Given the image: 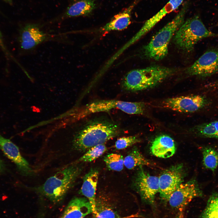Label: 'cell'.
Wrapping results in <instances>:
<instances>
[{
  "mask_svg": "<svg viewBox=\"0 0 218 218\" xmlns=\"http://www.w3.org/2000/svg\"><path fill=\"white\" fill-rule=\"evenodd\" d=\"M205 87L208 89L218 88V80L209 83L205 85Z\"/></svg>",
  "mask_w": 218,
  "mask_h": 218,
  "instance_id": "f1b7e54d",
  "label": "cell"
},
{
  "mask_svg": "<svg viewBox=\"0 0 218 218\" xmlns=\"http://www.w3.org/2000/svg\"><path fill=\"white\" fill-rule=\"evenodd\" d=\"M201 150L204 166L214 172L218 165V153L213 148L208 146L202 147Z\"/></svg>",
  "mask_w": 218,
  "mask_h": 218,
  "instance_id": "7402d4cb",
  "label": "cell"
},
{
  "mask_svg": "<svg viewBox=\"0 0 218 218\" xmlns=\"http://www.w3.org/2000/svg\"><path fill=\"white\" fill-rule=\"evenodd\" d=\"M5 167L3 161L0 159V174L5 171Z\"/></svg>",
  "mask_w": 218,
  "mask_h": 218,
  "instance_id": "f546056e",
  "label": "cell"
},
{
  "mask_svg": "<svg viewBox=\"0 0 218 218\" xmlns=\"http://www.w3.org/2000/svg\"><path fill=\"white\" fill-rule=\"evenodd\" d=\"M83 169L81 164L74 163L58 172L41 185L32 188L51 202H60L73 187Z\"/></svg>",
  "mask_w": 218,
  "mask_h": 218,
  "instance_id": "7a4b0ae2",
  "label": "cell"
},
{
  "mask_svg": "<svg viewBox=\"0 0 218 218\" xmlns=\"http://www.w3.org/2000/svg\"><path fill=\"white\" fill-rule=\"evenodd\" d=\"M49 37L48 35L42 30L39 24H27L20 31L19 45L22 50L28 51L46 41Z\"/></svg>",
  "mask_w": 218,
  "mask_h": 218,
  "instance_id": "7c38bea8",
  "label": "cell"
},
{
  "mask_svg": "<svg viewBox=\"0 0 218 218\" xmlns=\"http://www.w3.org/2000/svg\"><path fill=\"white\" fill-rule=\"evenodd\" d=\"M107 150V148L104 144L94 146L87 151L75 163L91 162L101 156Z\"/></svg>",
  "mask_w": 218,
  "mask_h": 218,
  "instance_id": "cb8c5ba5",
  "label": "cell"
},
{
  "mask_svg": "<svg viewBox=\"0 0 218 218\" xmlns=\"http://www.w3.org/2000/svg\"><path fill=\"white\" fill-rule=\"evenodd\" d=\"M139 0H136L128 7L114 15L108 23L101 27L100 31L105 33L126 28L131 23V14Z\"/></svg>",
  "mask_w": 218,
  "mask_h": 218,
  "instance_id": "2e32d148",
  "label": "cell"
},
{
  "mask_svg": "<svg viewBox=\"0 0 218 218\" xmlns=\"http://www.w3.org/2000/svg\"><path fill=\"white\" fill-rule=\"evenodd\" d=\"M209 103L206 97L198 94L168 98L163 101L162 105L164 108L179 112L190 113L204 108Z\"/></svg>",
  "mask_w": 218,
  "mask_h": 218,
  "instance_id": "52a82bcc",
  "label": "cell"
},
{
  "mask_svg": "<svg viewBox=\"0 0 218 218\" xmlns=\"http://www.w3.org/2000/svg\"><path fill=\"white\" fill-rule=\"evenodd\" d=\"M183 0H170L160 11L147 20L137 33L141 38L150 31L167 14L177 9L182 3Z\"/></svg>",
  "mask_w": 218,
  "mask_h": 218,
  "instance_id": "d6986e66",
  "label": "cell"
},
{
  "mask_svg": "<svg viewBox=\"0 0 218 218\" xmlns=\"http://www.w3.org/2000/svg\"><path fill=\"white\" fill-rule=\"evenodd\" d=\"M0 47L5 53V54L7 56H9V53H8V51L4 45L2 34L0 31Z\"/></svg>",
  "mask_w": 218,
  "mask_h": 218,
  "instance_id": "83f0119b",
  "label": "cell"
},
{
  "mask_svg": "<svg viewBox=\"0 0 218 218\" xmlns=\"http://www.w3.org/2000/svg\"><path fill=\"white\" fill-rule=\"evenodd\" d=\"M96 0H76L68 5L57 20L91 15L96 8Z\"/></svg>",
  "mask_w": 218,
  "mask_h": 218,
  "instance_id": "9a60e30c",
  "label": "cell"
},
{
  "mask_svg": "<svg viewBox=\"0 0 218 218\" xmlns=\"http://www.w3.org/2000/svg\"><path fill=\"white\" fill-rule=\"evenodd\" d=\"M0 149L15 165L19 172L25 176H31L33 171L28 162L21 155L18 147L10 139L0 133Z\"/></svg>",
  "mask_w": 218,
  "mask_h": 218,
  "instance_id": "4fadbf2b",
  "label": "cell"
},
{
  "mask_svg": "<svg viewBox=\"0 0 218 218\" xmlns=\"http://www.w3.org/2000/svg\"><path fill=\"white\" fill-rule=\"evenodd\" d=\"M141 141L138 136H131L123 137L118 139L114 145L117 150H121L131 146Z\"/></svg>",
  "mask_w": 218,
  "mask_h": 218,
  "instance_id": "484cf974",
  "label": "cell"
},
{
  "mask_svg": "<svg viewBox=\"0 0 218 218\" xmlns=\"http://www.w3.org/2000/svg\"><path fill=\"white\" fill-rule=\"evenodd\" d=\"M6 2L8 3L9 4H12V0H4Z\"/></svg>",
  "mask_w": 218,
  "mask_h": 218,
  "instance_id": "1f68e13d",
  "label": "cell"
},
{
  "mask_svg": "<svg viewBox=\"0 0 218 218\" xmlns=\"http://www.w3.org/2000/svg\"><path fill=\"white\" fill-rule=\"evenodd\" d=\"M216 37H218V34L208 30L199 16L195 15L184 21L176 32L173 39L178 49L189 52L202 39Z\"/></svg>",
  "mask_w": 218,
  "mask_h": 218,
  "instance_id": "5b68a950",
  "label": "cell"
},
{
  "mask_svg": "<svg viewBox=\"0 0 218 218\" xmlns=\"http://www.w3.org/2000/svg\"><path fill=\"white\" fill-rule=\"evenodd\" d=\"M189 7V3L185 2L174 18L160 29L143 47L141 53L142 55L156 61L162 60L167 55L170 42L184 22Z\"/></svg>",
  "mask_w": 218,
  "mask_h": 218,
  "instance_id": "3957f363",
  "label": "cell"
},
{
  "mask_svg": "<svg viewBox=\"0 0 218 218\" xmlns=\"http://www.w3.org/2000/svg\"><path fill=\"white\" fill-rule=\"evenodd\" d=\"M107 168L109 170L121 171L124 168V158L121 155L117 154H109L104 158Z\"/></svg>",
  "mask_w": 218,
  "mask_h": 218,
  "instance_id": "d4e9b609",
  "label": "cell"
},
{
  "mask_svg": "<svg viewBox=\"0 0 218 218\" xmlns=\"http://www.w3.org/2000/svg\"><path fill=\"white\" fill-rule=\"evenodd\" d=\"M175 218H184V211H179Z\"/></svg>",
  "mask_w": 218,
  "mask_h": 218,
  "instance_id": "4dcf8cb0",
  "label": "cell"
},
{
  "mask_svg": "<svg viewBox=\"0 0 218 218\" xmlns=\"http://www.w3.org/2000/svg\"><path fill=\"white\" fill-rule=\"evenodd\" d=\"M174 140L170 136L161 135L156 137L152 143L150 150L155 156L163 158L172 157L176 151Z\"/></svg>",
  "mask_w": 218,
  "mask_h": 218,
  "instance_id": "ac0fdd59",
  "label": "cell"
},
{
  "mask_svg": "<svg viewBox=\"0 0 218 218\" xmlns=\"http://www.w3.org/2000/svg\"><path fill=\"white\" fill-rule=\"evenodd\" d=\"M99 171L96 168H91L83 178L80 193L88 200L92 209L93 215L96 213V190Z\"/></svg>",
  "mask_w": 218,
  "mask_h": 218,
  "instance_id": "5bb4252c",
  "label": "cell"
},
{
  "mask_svg": "<svg viewBox=\"0 0 218 218\" xmlns=\"http://www.w3.org/2000/svg\"><path fill=\"white\" fill-rule=\"evenodd\" d=\"M89 218L88 217L86 216H85V217H83V218Z\"/></svg>",
  "mask_w": 218,
  "mask_h": 218,
  "instance_id": "d6a6232c",
  "label": "cell"
},
{
  "mask_svg": "<svg viewBox=\"0 0 218 218\" xmlns=\"http://www.w3.org/2000/svg\"><path fill=\"white\" fill-rule=\"evenodd\" d=\"M124 166L128 169L132 170L137 167L153 166L151 162L144 157L136 147H134L124 158Z\"/></svg>",
  "mask_w": 218,
  "mask_h": 218,
  "instance_id": "ffe728a7",
  "label": "cell"
},
{
  "mask_svg": "<svg viewBox=\"0 0 218 218\" xmlns=\"http://www.w3.org/2000/svg\"><path fill=\"white\" fill-rule=\"evenodd\" d=\"M183 166L181 164L165 170L159 177V193L161 199L167 201L172 193L183 183Z\"/></svg>",
  "mask_w": 218,
  "mask_h": 218,
  "instance_id": "8fae6325",
  "label": "cell"
},
{
  "mask_svg": "<svg viewBox=\"0 0 218 218\" xmlns=\"http://www.w3.org/2000/svg\"><path fill=\"white\" fill-rule=\"evenodd\" d=\"M191 131L199 136L218 139V121L198 124L192 128Z\"/></svg>",
  "mask_w": 218,
  "mask_h": 218,
  "instance_id": "44dd1931",
  "label": "cell"
},
{
  "mask_svg": "<svg viewBox=\"0 0 218 218\" xmlns=\"http://www.w3.org/2000/svg\"><path fill=\"white\" fill-rule=\"evenodd\" d=\"M91 213L92 208L88 200L76 197L69 202L60 218H82Z\"/></svg>",
  "mask_w": 218,
  "mask_h": 218,
  "instance_id": "e0dca14e",
  "label": "cell"
},
{
  "mask_svg": "<svg viewBox=\"0 0 218 218\" xmlns=\"http://www.w3.org/2000/svg\"><path fill=\"white\" fill-rule=\"evenodd\" d=\"M199 218H218V192L210 196Z\"/></svg>",
  "mask_w": 218,
  "mask_h": 218,
  "instance_id": "603a6c76",
  "label": "cell"
},
{
  "mask_svg": "<svg viewBox=\"0 0 218 218\" xmlns=\"http://www.w3.org/2000/svg\"><path fill=\"white\" fill-rule=\"evenodd\" d=\"M133 184L144 201L150 204L154 203L155 196L159 192L158 177L150 175L140 167Z\"/></svg>",
  "mask_w": 218,
  "mask_h": 218,
  "instance_id": "30bf717a",
  "label": "cell"
},
{
  "mask_svg": "<svg viewBox=\"0 0 218 218\" xmlns=\"http://www.w3.org/2000/svg\"><path fill=\"white\" fill-rule=\"evenodd\" d=\"M120 133L119 126L114 122L105 119H93L75 132L72 141L73 148L80 152H86L93 147L104 144Z\"/></svg>",
  "mask_w": 218,
  "mask_h": 218,
  "instance_id": "6da1fadb",
  "label": "cell"
},
{
  "mask_svg": "<svg viewBox=\"0 0 218 218\" xmlns=\"http://www.w3.org/2000/svg\"><path fill=\"white\" fill-rule=\"evenodd\" d=\"M175 70L165 67L154 65L130 71L122 81L126 91H137L154 87L174 73Z\"/></svg>",
  "mask_w": 218,
  "mask_h": 218,
  "instance_id": "277c9868",
  "label": "cell"
},
{
  "mask_svg": "<svg viewBox=\"0 0 218 218\" xmlns=\"http://www.w3.org/2000/svg\"><path fill=\"white\" fill-rule=\"evenodd\" d=\"M146 108L143 102H131L116 100L97 101L88 104L75 114L76 117L81 119L93 113L108 111L118 109L129 114H143Z\"/></svg>",
  "mask_w": 218,
  "mask_h": 218,
  "instance_id": "8992f818",
  "label": "cell"
},
{
  "mask_svg": "<svg viewBox=\"0 0 218 218\" xmlns=\"http://www.w3.org/2000/svg\"><path fill=\"white\" fill-rule=\"evenodd\" d=\"M185 72L189 76L203 78L218 73V49L213 48L206 50L186 69Z\"/></svg>",
  "mask_w": 218,
  "mask_h": 218,
  "instance_id": "ba28073f",
  "label": "cell"
},
{
  "mask_svg": "<svg viewBox=\"0 0 218 218\" xmlns=\"http://www.w3.org/2000/svg\"><path fill=\"white\" fill-rule=\"evenodd\" d=\"M93 216V218H121L115 211L107 206H96V213Z\"/></svg>",
  "mask_w": 218,
  "mask_h": 218,
  "instance_id": "4316f807",
  "label": "cell"
},
{
  "mask_svg": "<svg viewBox=\"0 0 218 218\" xmlns=\"http://www.w3.org/2000/svg\"><path fill=\"white\" fill-rule=\"evenodd\" d=\"M203 195L202 191L197 181L192 180L182 183L172 193L167 201L172 208L179 211H184L192 200Z\"/></svg>",
  "mask_w": 218,
  "mask_h": 218,
  "instance_id": "9c48e42d",
  "label": "cell"
}]
</instances>
